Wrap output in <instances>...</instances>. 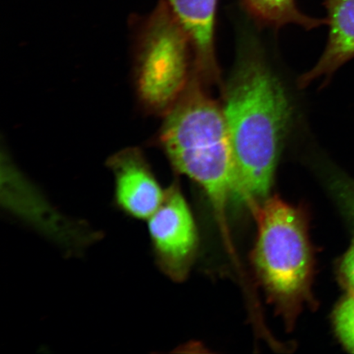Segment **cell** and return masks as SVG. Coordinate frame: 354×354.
<instances>
[{
	"instance_id": "6da1fadb",
	"label": "cell",
	"mask_w": 354,
	"mask_h": 354,
	"mask_svg": "<svg viewBox=\"0 0 354 354\" xmlns=\"http://www.w3.org/2000/svg\"><path fill=\"white\" fill-rule=\"evenodd\" d=\"M223 109L236 168L233 197L257 212L272 187L290 119L289 100L268 66L252 55L237 66Z\"/></svg>"
},
{
	"instance_id": "7a4b0ae2",
	"label": "cell",
	"mask_w": 354,
	"mask_h": 354,
	"mask_svg": "<svg viewBox=\"0 0 354 354\" xmlns=\"http://www.w3.org/2000/svg\"><path fill=\"white\" fill-rule=\"evenodd\" d=\"M196 74L166 113L160 141L176 171L205 190L225 227L236 168L223 106L211 98Z\"/></svg>"
},
{
	"instance_id": "3957f363",
	"label": "cell",
	"mask_w": 354,
	"mask_h": 354,
	"mask_svg": "<svg viewBox=\"0 0 354 354\" xmlns=\"http://www.w3.org/2000/svg\"><path fill=\"white\" fill-rule=\"evenodd\" d=\"M259 231L254 263L263 284L287 318L309 295L313 257L302 212L278 198L256 212Z\"/></svg>"
},
{
	"instance_id": "277c9868",
	"label": "cell",
	"mask_w": 354,
	"mask_h": 354,
	"mask_svg": "<svg viewBox=\"0 0 354 354\" xmlns=\"http://www.w3.org/2000/svg\"><path fill=\"white\" fill-rule=\"evenodd\" d=\"M140 26L137 59L139 95L146 107L167 113L193 76L189 71L192 43L166 0L158 2Z\"/></svg>"
},
{
	"instance_id": "5b68a950",
	"label": "cell",
	"mask_w": 354,
	"mask_h": 354,
	"mask_svg": "<svg viewBox=\"0 0 354 354\" xmlns=\"http://www.w3.org/2000/svg\"><path fill=\"white\" fill-rule=\"evenodd\" d=\"M148 229L158 268L174 280L183 281L196 250L197 234L178 185L166 189L160 207L148 219Z\"/></svg>"
},
{
	"instance_id": "8992f818",
	"label": "cell",
	"mask_w": 354,
	"mask_h": 354,
	"mask_svg": "<svg viewBox=\"0 0 354 354\" xmlns=\"http://www.w3.org/2000/svg\"><path fill=\"white\" fill-rule=\"evenodd\" d=\"M108 167L115 178L114 202L128 216L148 220L165 199L163 190L142 152L129 148L113 155Z\"/></svg>"
},
{
	"instance_id": "52a82bcc",
	"label": "cell",
	"mask_w": 354,
	"mask_h": 354,
	"mask_svg": "<svg viewBox=\"0 0 354 354\" xmlns=\"http://www.w3.org/2000/svg\"><path fill=\"white\" fill-rule=\"evenodd\" d=\"M187 32L194 55V72L205 84L220 82L214 35L219 0H166Z\"/></svg>"
},
{
	"instance_id": "ba28073f",
	"label": "cell",
	"mask_w": 354,
	"mask_h": 354,
	"mask_svg": "<svg viewBox=\"0 0 354 354\" xmlns=\"http://www.w3.org/2000/svg\"><path fill=\"white\" fill-rule=\"evenodd\" d=\"M329 26L328 41L317 64L299 80L301 87L320 77L329 79L354 59V0H323Z\"/></svg>"
},
{
	"instance_id": "9c48e42d",
	"label": "cell",
	"mask_w": 354,
	"mask_h": 354,
	"mask_svg": "<svg viewBox=\"0 0 354 354\" xmlns=\"http://www.w3.org/2000/svg\"><path fill=\"white\" fill-rule=\"evenodd\" d=\"M243 10L259 24L281 28L295 24L306 30L327 25L326 19H315L299 10L296 0H240Z\"/></svg>"
},
{
	"instance_id": "30bf717a",
	"label": "cell",
	"mask_w": 354,
	"mask_h": 354,
	"mask_svg": "<svg viewBox=\"0 0 354 354\" xmlns=\"http://www.w3.org/2000/svg\"><path fill=\"white\" fill-rule=\"evenodd\" d=\"M335 330L349 351L354 353V294L344 298L334 314Z\"/></svg>"
},
{
	"instance_id": "8fae6325",
	"label": "cell",
	"mask_w": 354,
	"mask_h": 354,
	"mask_svg": "<svg viewBox=\"0 0 354 354\" xmlns=\"http://www.w3.org/2000/svg\"><path fill=\"white\" fill-rule=\"evenodd\" d=\"M330 185L335 196L354 224V180L338 172L330 177Z\"/></svg>"
},
{
	"instance_id": "7c38bea8",
	"label": "cell",
	"mask_w": 354,
	"mask_h": 354,
	"mask_svg": "<svg viewBox=\"0 0 354 354\" xmlns=\"http://www.w3.org/2000/svg\"><path fill=\"white\" fill-rule=\"evenodd\" d=\"M340 273L345 284L354 294V242L342 259Z\"/></svg>"
}]
</instances>
